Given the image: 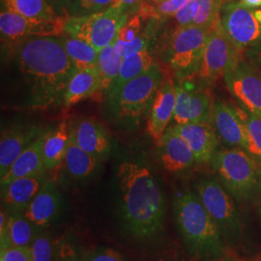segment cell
Returning a JSON list of instances; mask_svg holds the SVG:
<instances>
[{
	"instance_id": "cell-33",
	"label": "cell",
	"mask_w": 261,
	"mask_h": 261,
	"mask_svg": "<svg viewBox=\"0 0 261 261\" xmlns=\"http://www.w3.org/2000/svg\"><path fill=\"white\" fill-rule=\"evenodd\" d=\"M56 250L53 239L48 234H37L30 246L32 261H54Z\"/></svg>"
},
{
	"instance_id": "cell-14",
	"label": "cell",
	"mask_w": 261,
	"mask_h": 261,
	"mask_svg": "<svg viewBox=\"0 0 261 261\" xmlns=\"http://www.w3.org/2000/svg\"><path fill=\"white\" fill-rule=\"evenodd\" d=\"M211 124L226 148L246 149V132L238 106L224 100L214 101Z\"/></svg>"
},
{
	"instance_id": "cell-19",
	"label": "cell",
	"mask_w": 261,
	"mask_h": 261,
	"mask_svg": "<svg viewBox=\"0 0 261 261\" xmlns=\"http://www.w3.org/2000/svg\"><path fill=\"white\" fill-rule=\"evenodd\" d=\"M44 133L37 127L12 128L1 133L0 178L7 174L19 155Z\"/></svg>"
},
{
	"instance_id": "cell-7",
	"label": "cell",
	"mask_w": 261,
	"mask_h": 261,
	"mask_svg": "<svg viewBox=\"0 0 261 261\" xmlns=\"http://www.w3.org/2000/svg\"><path fill=\"white\" fill-rule=\"evenodd\" d=\"M211 28L195 24L178 27L168 42L167 61L179 79L195 75L205 49Z\"/></svg>"
},
{
	"instance_id": "cell-4",
	"label": "cell",
	"mask_w": 261,
	"mask_h": 261,
	"mask_svg": "<svg viewBox=\"0 0 261 261\" xmlns=\"http://www.w3.org/2000/svg\"><path fill=\"white\" fill-rule=\"evenodd\" d=\"M211 166L219 182L240 203L261 198V168L241 148H224L215 153Z\"/></svg>"
},
{
	"instance_id": "cell-15",
	"label": "cell",
	"mask_w": 261,
	"mask_h": 261,
	"mask_svg": "<svg viewBox=\"0 0 261 261\" xmlns=\"http://www.w3.org/2000/svg\"><path fill=\"white\" fill-rule=\"evenodd\" d=\"M176 106V84L168 76L164 79L150 107L147 130L154 142L159 145L174 115Z\"/></svg>"
},
{
	"instance_id": "cell-22",
	"label": "cell",
	"mask_w": 261,
	"mask_h": 261,
	"mask_svg": "<svg viewBox=\"0 0 261 261\" xmlns=\"http://www.w3.org/2000/svg\"><path fill=\"white\" fill-rule=\"evenodd\" d=\"M46 133L47 132L33 141L15 161L7 174L4 177L0 178L1 188L7 186L10 182L17 178L45 173L46 168L44 163L43 146Z\"/></svg>"
},
{
	"instance_id": "cell-30",
	"label": "cell",
	"mask_w": 261,
	"mask_h": 261,
	"mask_svg": "<svg viewBox=\"0 0 261 261\" xmlns=\"http://www.w3.org/2000/svg\"><path fill=\"white\" fill-rule=\"evenodd\" d=\"M122 61L123 57L115 51L112 44L99 53L97 65L101 83L99 93L107 94L112 88L119 75Z\"/></svg>"
},
{
	"instance_id": "cell-43",
	"label": "cell",
	"mask_w": 261,
	"mask_h": 261,
	"mask_svg": "<svg viewBox=\"0 0 261 261\" xmlns=\"http://www.w3.org/2000/svg\"><path fill=\"white\" fill-rule=\"evenodd\" d=\"M141 0H114L112 2V7H118L124 10L128 15L135 12L136 10L140 9Z\"/></svg>"
},
{
	"instance_id": "cell-37",
	"label": "cell",
	"mask_w": 261,
	"mask_h": 261,
	"mask_svg": "<svg viewBox=\"0 0 261 261\" xmlns=\"http://www.w3.org/2000/svg\"><path fill=\"white\" fill-rule=\"evenodd\" d=\"M55 261H83V253L68 239H61L56 246Z\"/></svg>"
},
{
	"instance_id": "cell-34",
	"label": "cell",
	"mask_w": 261,
	"mask_h": 261,
	"mask_svg": "<svg viewBox=\"0 0 261 261\" xmlns=\"http://www.w3.org/2000/svg\"><path fill=\"white\" fill-rule=\"evenodd\" d=\"M114 0H72L69 16H87L110 8Z\"/></svg>"
},
{
	"instance_id": "cell-32",
	"label": "cell",
	"mask_w": 261,
	"mask_h": 261,
	"mask_svg": "<svg viewBox=\"0 0 261 261\" xmlns=\"http://www.w3.org/2000/svg\"><path fill=\"white\" fill-rule=\"evenodd\" d=\"M198 9L194 24L202 28H211L220 19L222 3L220 0H196Z\"/></svg>"
},
{
	"instance_id": "cell-31",
	"label": "cell",
	"mask_w": 261,
	"mask_h": 261,
	"mask_svg": "<svg viewBox=\"0 0 261 261\" xmlns=\"http://www.w3.org/2000/svg\"><path fill=\"white\" fill-rule=\"evenodd\" d=\"M246 132V149L261 168V117L247 112L238 105Z\"/></svg>"
},
{
	"instance_id": "cell-11",
	"label": "cell",
	"mask_w": 261,
	"mask_h": 261,
	"mask_svg": "<svg viewBox=\"0 0 261 261\" xmlns=\"http://www.w3.org/2000/svg\"><path fill=\"white\" fill-rule=\"evenodd\" d=\"M229 93L247 112L261 117V71L245 56L224 76Z\"/></svg>"
},
{
	"instance_id": "cell-16",
	"label": "cell",
	"mask_w": 261,
	"mask_h": 261,
	"mask_svg": "<svg viewBox=\"0 0 261 261\" xmlns=\"http://www.w3.org/2000/svg\"><path fill=\"white\" fill-rule=\"evenodd\" d=\"M173 127L191 147L196 164L211 163L221 142L211 123L175 124Z\"/></svg>"
},
{
	"instance_id": "cell-20",
	"label": "cell",
	"mask_w": 261,
	"mask_h": 261,
	"mask_svg": "<svg viewBox=\"0 0 261 261\" xmlns=\"http://www.w3.org/2000/svg\"><path fill=\"white\" fill-rule=\"evenodd\" d=\"M159 146L163 166L168 171H183L196 164L191 147L173 126L165 132Z\"/></svg>"
},
{
	"instance_id": "cell-39",
	"label": "cell",
	"mask_w": 261,
	"mask_h": 261,
	"mask_svg": "<svg viewBox=\"0 0 261 261\" xmlns=\"http://www.w3.org/2000/svg\"><path fill=\"white\" fill-rule=\"evenodd\" d=\"M197 9H198L197 1L190 0L182 9L179 10L177 13L172 17L175 19L178 27L191 25V24H194Z\"/></svg>"
},
{
	"instance_id": "cell-21",
	"label": "cell",
	"mask_w": 261,
	"mask_h": 261,
	"mask_svg": "<svg viewBox=\"0 0 261 261\" xmlns=\"http://www.w3.org/2000/svg\"><path fill=\"white\" fill-rule=\"evenodd\" d=\"M47 178L45 173L17 178L1 188L2 201L12 211L23 212L41 190Z\"/></svg>"
},
{
	"instance_id": "cell-6",
	"label": "cell",
	"mask_w": 261,
	"mask_h": 261,
	"mask_svg": "<svg viewBox=\"0 0 261 261\" xmlns=\"http://www.w3.org/2000/svg\"><path fill=\"white\" fill-rule=\"evenodd\" d=\"M164 75L157 64L125 84L117 93L108 97L112 112L121 118L140 117L150 110Z\"/></svg>"
},
{
	"instance_id": "cell-12",
	"label": "cell",
	"mask_w": 261,
	"mask_h": 261,
	"mask_svg": "<svg viewBox=\"0 0 261 261\" xmlns=\"http://www.w3.org/2000/svg\"><path fill=\"white\" fill-rule=\"evenodd\" d=\"M180 81L176 84V106L173 120L176 124L211 123L214 101L206 84Z\"/></svg>"
},
{
	"instance_id": "cell-2",
	"label": "cell",
	"mask_w": 261,
	"mask_h": 261,
	"mask_svg": "<svg viewBox=\"0 0 261 261\" xmlns=\"http://www.w3.org/2000/svg\"><path fill=\"white\" fill-rule=\"evenodd\" d=\"M117 179L125 230L138 241H151L162 231L167 211L157 180L148 168L136 162L122 163L117 169Z\"/></svg>"
},
{
	"instance_id": "cell-48",
	"label": "cell",
	"mask_w": 261,
	"mask_h": 261,
	"mask_svg": "<svg viewBox=\"0 0 261 261\" xmlns=\"http://www.w3.org/2000/svg\"><path fill=\"white\" fill-rule=\"evenodd\" d=\"M220 1H221V3H222V4H223V3H224V2H225V1H228V0H220Z\"/></svg>"
},
{
	"instance_id": "cell-35",
	"label": "cell",
	"mask_w": 261,
	"mask_h": 261,
	"mask_svg": "<svg viewBox=\"0 0 261 261\" xmlns=\"http://www.w3.org/2000/svg\"><path fill=\"white\" fill-rule=\"evenodd\" d=\"M149 44V35L146 33H140L138 37L130 42H122L119 40H115L112 45L115 51L124 58L144 49H148Z\"/></svg>"
},
{
	"instance_id": "cell-17",
	"label": "cell",
	"mask_w": 261,
	"mask_h": 261,
	"mask_svg": "<svg viewBox=\"0 0 261 261\" xmlns=\"http://www.w3.org/2000/svg\"><path fill=\"white\" fill-rule=\"evenodd\" d=\"M70 135L80 147L100 160L107 158L111 152L110 135L101 123L84 118L70 126Z\"/></svg>"
},
{
	"instance_id": "cell-13",
	"label": "cell",
	"mask_w": 261,
	"mask_h": 261,
	"mask_svg": "<svg viewBox=\"0 0 261 261\" xmlns=\"http://www.w3.org/2000/svg\"><path fill=\"white\" fill-rule=\"evenodd\" d=\"M68 18L54 20L30 19L9 10L0 14L1 36L9 41H18L31 37H59L64 32Z\"/></svg>"
},
{
	"instance_id": "cell-18",
	"label": "cell",
	"mask_w": 261,
	"mask_h": 261,
	"mask_svg": "<svg viewBox=\"0 0 261 261\" xmlns=\"http://www.w3.org/2000/svg\"><path fill=\"white\" fill-rule=\"evenodd\" d=\"M61 195L54 180L47 179L37 195L23 211V215L39 228L51 224L61 208Z\"/></svg>"
},
{
	"instance_id": "cell-23",
	"label": "cell",
	"mask_w": 261,
	"mask_h": 261,
	"mask_svg": "<svg viewBox=\"0 0 261 261\" xmlns=\"http://www.w3.org/2000/svg\"><path fill=\"white\" fill-rule=\"evenodd\" d=\"M100 75L98 67L75 70L66 91L63 105L66 108L75 106L100 91Z\"/></svg>"
},
{
	"instance_id": "cell-42",
	"label": "cell",
	"mask_w": 261,
	"mask_h": 261,
	"mask_svg": "<svg viewBox=\"0 0 261 261\" xmlns=\"http://www.w3.org/2000/svg\"><path fill=\"white\" fill-rule=\"evenodd\" d=\"M56 14L62 18H69V7L72 0H47Z\"/></svg>"
},
{
	"instance_id": "cell-26",
	"label": "cell",
	"mask_w": 261,
	"mask_h": 261,
	"mask_svg": "<svg viewBox=\"0 0 261 261\" xmlns=\"http://www.w3.org/2000/svg\"><path fill=\"white\" fill-rule=\"evenodd\" d=\"M153 64V57L149 49L124 57L118 77L107 93V97L117 93L125 84L149 70Z\"/></svg>"
},
{
	"instance_id": "cell-44",
	"label": "cell",
	"mask_w": 261,
	"mask_h": 261,
	"mask_svg": "<svg viewBox=\"0 0 261 261\" xmlns=\"http://www.w3.org/2000/svg\"><path fill=\"white\" fill-rule=\"evenodd\" d=\"M244 56L252 64L261 70V43L255 47L247 49Z\"/></svg>"
},
{
	"instance_id": "cell-29",
	"label": "cell",
	"mask_w": 261,
	"mask_h": 261,
	"mask_svg": "<svg viewBox=\"0 0 261 261\" xmlns=\"http://www.w3.org/2000/svg\"><path fill=\"white\" fill-rule=\"evenodd\" d=\"M5 10L18 13L30 19L54 20L59 17L47 0H2Z\"/></svg>"
},
{
	"instance_id": "cell-3",
	"label": "cell",
	"mask_w": 261,
	"mask_h": 261,
	"mask_svg": "<svg viewBox=\"0 0 261 261\" xmlns=\"http://www.w3.org/2000/svg\"><path fill=\"white\" fill-rule=\"evenodd\" d=\"M172 207L178 231L190 253L199 258L221 257L225 249L224 237L198 196L180 193Z\"/></svg>"
},
{
	"instance_id": "cell-24",
	"label": "cell",
	"mask_w": 261,
	"mask_h": 261,
	"mask_svg": "<svg viewBox=\"0 0 261 261\" xmlns=\"http://www.w3.org/2000/svg\"><path fill=\"white\" fill-rule=\"evenodd\" d=\"M36 227L25 218L23 212L13 211L8 216L5 232L0 234V249L7 247L30 248L37 236Z\"/></svg>"
},
{
	"instance_id": "cell-45",
	"label": "cell",
	"mask_w": 261,
	"mask_h": 261,
	"mask_svg": "<svg viewBox=\"0 0 261 261\" xmlns=\"http://www.w3.org/2000/svg\"><path fill=\"white\" fill-rule=\"evenodd\" d=\"M244 6L252 9L261 8V0H240Z\"/></svg>"
},
{
	"instance_id": "cell-10",
	"label": "cell",
	"mask_w": 261,
	"mask_h": 261,
	"mask_svg": "<svg viewBox=\"0 0 261 261\" xmlns=\"http://www.w3.org/2000/svg\"><path fill=\"white\" fill-rule=\"evenodd\" d=\"M244 56L225 35L218 19L210 29L205 49L196 74L191 76L209 85L224 77L226 72Z\"/></svg>"
},
{
	"instance_id": "cell-9",
	"label": "cell",
	"mask_w": 261,
	"mask_h": 261,
	"mask_svg": "<svg viewBox=\"0 0 261 261\" xmlns=\"http://www.w3.org/2000/svg\"><path fill=\"white\" fill-rule=\"evenodd\" d=\"M225 35L239 51L244 53L261 43V8L252 9L240 1L228 0L220 12Z\"/></svg>"
},
{
	"instance_id": "cell-46",
	"label": "cell",
	"mask_w": 261,
	"mask_h": 261,
	"mask_svg": "<svg viewBox=\"0 0 261 261\" xmlns=\"http://www.w3.org/2000/svg\"><path fill=\"white\" fill-rule=\"evenodd\" d=\"M213 261H232L230 260V259H228V258H223V259H216V260Z\"/></svg>"
},
{
	"instance_id": "cell-28",
	"label": "cell",
	"mask_w": 261,
	"mask_h": 261,
	"mask_svg": "<svg viewBox=\"0 0 261 261\" xmlns=\"http://www.w3.org/2000/svg\"><path fill=\"white\" fill-rule=\"evenodd\" d=\"M59 37L75 70L97 67L99 51L92 45L82 39L72 37L64 33Z\"/></svg>"
},
{
	"instance_id": "cell-25",
	"label": "cell",
	"mask_w": 261,
	"mask_h": 261,
	"mask_svg": "<svg viewBox=\"0 0 261 261\" xmlns=\"http://www.w3.org/2000/svg\"><path fill=\"white\" fill-rule=\"evenodd\" d=\"M70 137V127L62 121L55 130L46 133L43 154L46 170H54L61 167L65 158L66 150Z\"/></svg>"
},
{
	"instance_id": "cell-47",
	"label": "cell",
	"mask_w": 261,
	"mask_h": 261,
	"mask_svg": "<svg viewBox=\"0 0 261 261\" xmlns=\"http://www.w3.org/2000/svg\"><path fill=\"white\" fill-rule=\"evenodd\" d=\"M154 2H156V3H161V2H163V1H165V0H153Z\"/></svg>"
},
{
	"instance_id": "cell-49",
	"label": "cell",
	"mask_w": 261,
	"mask_h": 261,
	"mask_svg": "<svg viewBox=\"0 0 261 261\" xmlns=\"http://www.w3.org/2000/svg\"><path fill=\"white\" fill-rule=\"evenodd\" d=\"M260 215H261V208H260Z\"/></svg>"
},
{
	"instance_id": "cell-41",
	"label": "cell",
	"mask_w": 261,
	"mask_h": 261,
	"mask_svg": "<svg viewBox=\"0 0 261 261\" xmlns=\"http://www.w3.org/2000/svg\"><path fill=\"white\" fill-rule=\"evenodd\" d=\"M190 0H165L161 3H157V6L154 7L157 18L159 19L163 17L174 16Z\"/></svg>"
},
{
	"instance_id": "cell-5",
	"label": "cell",
	"mask_w": 261,
	"mask_h": 261,
	"mask_svg": "<svg viewBox=\"0 0 261 261\" xmlns=\"http://www.w3.org/2000/svg\"><path fill=\"white\" fill-rule=\"evenodd\" d=\"M128 19L129 15L124 10L111 6L92 15L69 17L66 19L63 33L84 40L100 53L115 42Z\"/></svg>"
},
{
	"instance_id": "cell-1",
	"label": "cell",
	"mask_w": 261,
	"mask_h": 261,
	"mask_svg": "<svg viewBox=\"0 0 261 261\" xmlns=\"http://www.w3.org/2000/svg\"><path fill=\"white\" fill-rule=\"evenodd\" d=\"M17 61L34 108L63 105L75 68L60 37L24 39L17 50Z\"/></svg>"
},
{
	"instance_id": "cell-27",
	"label": "cell",
	"mask_w": 261,
	"mask_h": 261,
	"mask_svg": "<svg viewBox=\"0 0 261 261\" xmlns=\"http://www.w3.org/2000/svg\"><path fill=\"white\" fill-rule=\"evenodd\" d=\"M99 160L77 145L70 135L64 164L68 172L76 179L89 177L97 168Z\"/></svg>"
},
{
	"instance_id": "cell-38",
	"label": "cell",
	"mask_w": 261,
	"mask_h": 261,
	"mask_svg": "<svg viewBox=\"0 0 261 261\" xmlns=\"http://www.w3.org/2000/svg\"><path fill=\"white\" fill-rule=\"evenodd\" d=\"M142 19L143 18L140 14H135L132 18H129L120 29L116 40L122 42H130L138 37L142 27Z\"/></svg>"
},
{
	"instance_id": "cell-36",
	"label": "cell",
	"mask_w": 261,
	"mask_h": 261,
	"mask_svg": "<svg viewBox=\"0 0 261 261\" xmlns=\"http://www.w3.org/2000/svg\"><path fill=\"white\" fill-rule=\"evenodd\" d=\"M83 261H130L121 252L108 247H99L83 252Z\"/></svg>"
},
{
	"instance_id": "cell-8",
	"label": "cell",
	"mask_w": 261,
	"mask_h": 261,
	"mask_svg": "<svg viewBox=\"0 0 261 261\" xmlns=\"http://www.w3.org/2000/svg\"><path fill=\"white\" fill-rule=\"evenodd\" d=\"M195 187L196 195L219 226L224 240L237 242L242 233V222L233 197L218 179H201Z\"/></svg>"
},
{
	"instance_id": "cell-40",
	"label": "cell",
	"mask_w": 261,
	"mask_h": 261,
	"mask_svg": "<svg viewBox=\"0 0 261 261\" xmlns=\"http://www.w3.org/2000/svg\"><path fill=\"white\" fill-rule=\"evenodd\" d=\"M0 261H32L30 248L7 247L0 249Z\"/></svg>"
}]
</instances>
